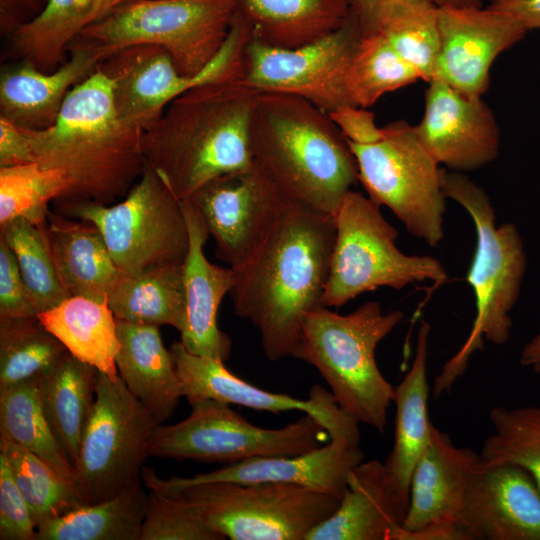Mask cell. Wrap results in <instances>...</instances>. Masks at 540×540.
Returning a JSON list of instances; mask_svg holds the SVG:
<instances>
[{
  "mask_svg": "<svg viewBox=\"0 0 540 540\" xmlns=\"http://www.w3.org/2000/svg\"><path fill=\"white\" fill-rule=\"evenodd\" d=\"M380 205L351 189L335 219V240L323 295L327 307H341L380 287L402 289L431 281L439 287L447 273L431 256L406 255L396 246L397 229L381 213Z\"/></svg>",
  "mask_w": 540,
  "mask_h": 540,
  "instance_id": "ba28073f",
  "label": "cell"
},
{
  "mask_svg": "<svg viewBox=\"0 0 540 540\" xmlns=\"http://www.w3.org/2000/svg\"><path fill=\"white\" fill-rule=\"evenodd\" d=\"M225 402L214 399L191 405L187 418L171 425L157 424L149 457L233 464L262 456H294L330 439L327 429L305 414L278 429L255 426Z\"/></svg>",
  "mask_w": 540,
  "mask_h": 540,
  "instance_id": "8fae6325",
  "label": "cell"
},
{
  "mask_svg": "<svg viewBox=\"0 0 540 540\" xmlns=\"http://www.w3.org/2000/svg\"><path fill=\"white\" fill-rule=\"evenodd\" d=\"M0 453L8 463L36 526L87 504L75 487L22 446L0 438Z\"/></svg>",
  "mask_w": 540,
  "mask_h": 540,
  "instance_id": "74e56055",
  "label": "cell"
},
{
  "mask_svg": "<svg viewBox=\"0 0 540 540\" xmlns=\"http://www.w3.org/2000/svg\"><path fill=\"white\" fill-rule=\"evenodd\" d=\"M390 540H472L468 531L457 521L434 522L415 531L398 525Z\"/></svg>",
  "mask_w": 540,
  "mask_h": 540,
  "instance_id": "c3c4849f",
  "label": "cell"
},
{
  "mask_svg": "<svg viewBox=\"0 0 540 540\" xmlns=\"http://www.w3.org/2000/svg\"><path fill=\"white\" fill-rule=\"evenodd\" d=\"M189 248L182 265L185 289V319L180 342L191 353L225 362L231 340L217 325V312L223 297L232 289L234 270L212 264L204 254L209 235L204 220L191 199L181 201Z\"/></svg>",
  "mask_w": 540,
  "mask_h": 540,
  "instance_id": "7402d4cb",
  "label": "cell"
},
{
  "mask_svg": "<svg viewBox=\"0 0 540 540\" xmlns=\"http://www.w3.org/2000/svg\"><path fill=\"white\" fill-rule=\"evenodd\" d=\"M47 0H0V30L11 36L45 8Z\"/></svg>",
  "mask_w": 540,
  "mask_h": 540,
  "instance_id": "7dc6e473",
  "label": "cell"
},
{
  "mask_svg": "<svg viewBox=\"0 0 540 540\" xmlns=\"http://www.w3.org/2000/svg\"><path fill=\"white\" fill-rule=\"evenodd\" d=\"M493 428L484 441L481 461L485 465H515L527 471L540 490V404L515 408L493 407Z\"/></svg>",
  "mask_w": 540,
  "mask_h": 540,
  "instance_id": "ab89813d",
  "label": "cell"
},
{
  "mask_svg": "<svg viewBox=\"0 0 540 540\" xmlns=\"http://www.w3.org/2000/svg\"><path fill=\"white\" fill-rule=\"evenodd\" d=\"M56 208L98 227L121 274L184 263L189 234L182 203L147 163L121 202H80Z\"/></svg>",
  "mask_w": 540,
  "mask_h": 540,
  "instance_id": "30bf717a",
  "label": "cell"
},
{
  "mask_svg": "<svg viewBox=\"0 0 540 540\" xmlns=\"http://www.w3.org/2000/svg\"><path fill=\"white\" fill-rule=\"evenodd\" d=\"M67 352L37 315L0 317V388L39 378Z\"/></svg>",
  "mask_w": 540,
  "mask_h": 540,
  "instance_id": "8d00e7d4",
  "label": "cell"
},
{
  "mask_svg": "<svg viewBox=\"0 0 540 540\" xmlns=\"http://www.w3.org/2000/svg\"><path fill=\"white\" fill-rule=\"evenodd\" d=\"M421 79L383 36L362 30L349 74L348 90L356 107L368 108L384 94Z\"/></svg>",
  "mask_w": 540,
  "mask_h": 540,
  "instance_id": "f35d334b",
  "label": "cell"
},
{
  "mask_svg": "<svg viewBox=\"0 0 540 540\" xmlns=\"http://www.w3.org/2000/svg\"><path fill=\"white\" fill-rule=\"evenodd\" d=\"M430 329L426 321L420 323L412 365L394 389V442L383 462L388 494L401 523L409 505L412 474L430 442L433 425L427 409L430 392L427 381Z\"/></svg>",
  "mask_w": 540,
  "mask_h": 540,
  "instance_id": "cb8c5ba5",
  "label": "cell"
},
{
  "mask_svg": "<svg viewBox=\"0 0 540 540\" xmlns=\"http://www.w3.org/2000/svg\"><path fill=\"white\" fill-rule=\"evenodd\" d=\"M140 479L116 496L37 526V540H140L147 492Z\"/></svg>",
  "mask_w": 540,
  "mask_h": 540,
  "instance_id": "836d02e7",
  "label": "cell"
},
{
  "mask_svg": "<svg viewBox=\"0 0 540 540\" xmlns=\"http://www.w3.org/2000/svg\"><path fill=\"white\" fill-rule=\"evenodd\" d=\"M402 1L412 0H351V9L359 19H362L383 5Z\"/></svg>",
  "mask_w": 540,
  "mask_h": 540,
  "instance_id": "816d5d0a",
  "label": "cell"
},
{
  "mask_svg": "<svg viewBox=\"0 0 540 540\" xmlns=\"http://www.w3.org/2000/svg\"><path fill=\"white\" fill-rule=\"evenodd\" d=\"M177 494L149 490L140 540H224Z\"/></svg>",
  "mask_w": 540,
  "mask_h": 540,
  "instance_id": "7bdbcfd3",
  "label": "cell"
},
{
  "mask_svg": "<svg viewBox=\"0 0 540 540\" xmlns=\"http://www.w3.org/2000/svg\"><path fill=\"white\" fill-rule=\"evenodd\" d=\"M24 130L35 161L64 176L66 190L56 207L110 204L129 192L146 165L143 130L121 119L112 80L99 65L70 90L52 126Z\"/></svg>",
  "mask_w": 540,
  "mask_h": 540,
  "instance_id": "7a4b0ae2",
  "label": "cell"
},
{
  "mask_svg": "<svg viewBox=\"0 0 540 540\" xmlns=\"http://www.w3.org/2000/svg\"><path fill=\"white\" fill-rule=\"evenodd\" d=\"M67 51L69 58L52 72L22 61L3 70L0 116L24 129L52 126L70 90L109 56L105 48L81 37L75 38Z\"/></svg>",
  "mask_w": 540,
  "mask_h": 540,
  "instance_id": "603a6c76",
  "label": "cell"
},
{
  "mask_svg": "<svg viewBox=\"0 0 540 540\" xmlns=\"http://www.w3.org/2000/svg\"><path fill=\"white\" fill-rule=\"evenodd\" d=\"M359 22L362 30L383 36L395 52L416 69L421 79L427 82L433 79L440 45L435 1L386 4Z\"/></svg>",
  "mask_w": 540,
  "mask_h": 540,
  "instance_id": "e575fe53",
  "label": "cell"
},
{
  "mask_svg": "<svg viewBox=\"0 0 540 540\" xmlns=\"http://www.w3.org/2000/svg\"><path fill=\"white\" fill-rule=\"evenodd\" d=\"M97 375V369L67 352L37 379L44 416L73 466L96 400Z\"/></svg>",
  "mask_w": 540,
  "mask_h": 540,
  "instance_id": "1f68e13d",
  "label": "cell"
},
{
  "mask_svg": "<svg viewBox=\"0 0 540 540\" xmlns=\"http://www.w3.org/2000/svg\"><path fill=\"white\" fill-rule=\"evenodd\" d=\"M37 314L38 310L21 275L16 256L0 236V317Z\"/></svg>",
  "mask_w": 540,
  "mask_h": 540,
  "instance_id": "f6af8a7d",
  "label": "cell"
},
{
  "mask_svg": "<svg viewBox=\"0 0 540 540\" xmlns=\"http://www.w3.org/2000/svg\"><path fill=\"white\" fill-rule=\"evenodd\" d=\"M120 350L118 374L130 393L164 424L175 413L182 386L159 327L116 319Z\"/></svg>",
  "mask_w": 540,
  "mask_h": 540,
  "instance_id": "484cf974",
  "label": "cell"
},
{
  "mask_svg": "<svg viewBox=\"0 0 540 540\" xmlns=\"http://www.w3.org/2000/svg\"><path fill=\"white\" fill-rule=\"evenodd\" d=\"M446 198L457 202L471 217L476 249L466 280L473 290L476 315L460 349L445 362L436 376L435 398L451 390L466 371L470 357L483 350L484 340L505 344L511 334L510 312L516 304L526 270L523 241L513 223L496 226V217L486 192L461 172L442 169Z\"/></svg>",
  "mask_w": 540,
  "mask_h": 540,
  "instance_id": "8992f818",
  "label": "cell"
},
{
  "mask_svg": "<svg viewBox=\"0 0 540 540\" xmlns=\"http://www.w3.org/2000/svg\"><path fill=\"white\" fill-rule=\"evenodd\" d=\"M169 350L183 397L190 405L214 399L273 414L300 411L316 418L329 436L351 433L359 428V423L340 409L332 393L320 385H313L308 399L300 400L260 389L231 373L224 362L189 352L180 341L174 342Z\"/></svg>",
  "mask_w": 540,
  "mask_h": 540,
  "instance_id": "ffe728a7",
  "label": "cell"
},
{
  "mask_svg": "<svg viewBox=\"0 0 540 540\" xmlns=\"http://www.w3.org/2000/svg\"><path fill=\"white\" fill-rule=\"evenodd\" d=\"M252 37L280 48L311 43L338 29L351 0H240Z\"/></svg>",
  "mask_w": 540,
  "mask_h": 540,
  "instance_id": "f546056e",
  "label": "cell"
},
{
  "mask_svg": "<svg viewBox=\"0 0 540 540\" xmlns=\"http://www.w3.org/2000/svg\"><path fill=\"white\" fill-rule=\"evenodd\" d=\"M488 7L511 15L527 31L540 28V0H491Z\"/></svg>",
  "mask_w": 540,
  "mask_h": 540,
  "instance_id": "681fc988",
  "label": "cell"
},
{
  "mask_svg": "<svg viewBox=\"0 0 540 540\" xmlns=\"http://www.w3.org/2000/svg\"><path fill=\"white\" fill-rule=\"evenodd\" d=\"M37 316L75 358L112 380L119 377L116 366L120 350L117 323L107 302L70 296Z\"/></svg>",
  "mask_w": 540,
  "mask_h": 540,
  "instance_id": "4dcf8cb0",
  "label": "cell"
},
{
  "mask_svg": "<svg viewBox=\"0 0 540 540\" xmlns=\"http://www.w3.org/2000/svg\"><path fill=\"white\" fill-rule=\"evenodd\" d=\"M360 440L348 435H335L320 447L303 454L249 458L188 478L171 476L164 479L146 466L141 476L146 488L164 494L211 482L284 483L323 492L341 500L349 472L365 458Z\"/></svg>",
  "mask_w": 540,
  "mask_h": 540,
  "instance_id": "2e32d148",
  "label": "cell"
},
{
  "mask_svg": "<svg viewBox=\"0 0 540 540\" xmlns=\"http://www.w3.org/2000/svg\"><path fill=\"white\" fill-rule=\"evenodd\" d=\"M65 190L63 174L38 162L0 167V226L18 218L45 226L51 212L49 203Z\"/></svg>",
  "mask_w": 540,
  "mask_h": 540,
  "instance_id": "60d3db41",
  "label": "cell"
},
{
  "mask_svg": "<svg viewBox=\"0 0 540 540\" xmlns=\"http://www.w3.org/2000/svg\"><path fill=\"white\" fill-rule=\"evenodd\" d=\"M36 162L25 130L0 116V167Z\"/></svg>",
  "mask_w": 540,
  "mask_h": 540,
  "instance_id": "bcb514c9",
  "label": "cell"
},
{
  "mask_svg": "<svg viewBox=\"0 0 540 540\" xmlns=\"http://www.w3.org/2000/svg\"><path fill=\"white\" fill-rule=\"evenodd\" d=\"M157 422L120 378L98 371L96 400L74 464L87 504L108 500L142 479Z\"/></svg>",
  "mask_w": 540,
  "mask_h": 540,
  "instance_id": "4fadbf2b",
  "label": "cell"
},
{
  "mask_svg": "<svg viewBox=\"0 0 540 540\" xmlns=\"http://www.w3.org/2000/svg\"><path fill=\"white\" fill-rule=\"evenodd\" d=\"M401 524L388 494L383 462L362 461L349 472L335 512L306 540H390Z\"/></svg>",
  "mask_w": 540,
  "mask_h": 540,
  "instance_id": "83f0119b",
  "label": "cell"
},
{
  "mask_svg": "<svg viewBox=\"0 0 540 540\" xmlns=\"http://www.w3.org/2000/svg\"><path fill=\"white\" fill-rule=\"evenodd\" d=\"M132 1L136 0H47L37 17L10 36L12 51L22 62L52 72L84 29Z\"/></svg>",
  "mask_w": 540,
  "mask_h": 540,
  "instance_id": "f1b7e54d",
  "label": "cell"
},
{
  "mask_svg": "<svg viewBox=\"0 0 540 540\" xmlns=\"http://www.w3.org/2000/svg\"><path fill=\"white\" fill-rule=\"evenodd\" d=\"M439 53L433 79L472 99L489 87L492 63L527 30L511 15L482 6H438Z\"/></svg>",
  "mask_w": 540,
  "mask_h": 540,
  "instance_id": "ac0fdd59",
  "label": "cell"
},
{
  "mask_svg": "<svg viewBox=\"0 0 540 540\" xmlns=\"http://www.w3.org/2000/svg\"><path fill=\"white\" fill-rule=\"evenodd\" d=\"M519 362L522 366L540 370V334L534 336L524 345Z\"/></svg>",
  "mask_w": 540,
  "mask_h": 540,
  "instance_id": "f907efd6",
  "label": "cell"
},
{
  "mask_svg": "<svg viewBox=\"0 0 540 540\" xmlns=\"http://www.w3.org/2000/svg\"><path fill=\"white\" fill-rule=\"evenodd\" d=\"M212 530L231 540H306L340 499L284 483L211 482L174 493Z\"/></svg>",
  "mask_w": 540,
  "mask_h": 540,
  "instance_id": "7c38bea8",
  "label": "cell"
},
{
  "mask_svg": "<svg viewBox=\"0 0 540 540\" xmlns=\"http://www.w3.org/2000/svg\"><path fill=\"white\" fill-rule=\"evenodd\" d=\"M46 234L59 279L68 296L107 302L121 276L96 225L50 212Z\"/></svg>",
  "mask_w": 540,
  "mask_h": 540,
  "instance_id": "4316f807",
  "label": "cell"
},
{
  "mask_svg": "<svg viewBox=\"0 0 540 540\" xmlns=\"http://www.w3.org/2000/svg\"><path fill=\"white\" fill-rule=\"evenodd\" d=\"M438 6H482V0H435Z\"/></svg>",
  "mask_w": 540,
  "mask_h": 540,
  "instance_id": "f5cc1de1",
  "label": "cell"
},
{
  "mask_svg": "<svg viewBox=\"0 0 540 540\" xmlns=\"http://www.w3.org/2000/svg\"><path fill=\"white\" fill-rule=\"evenodd\" d=\"M428 83L424 114L414 127L432 158L457 172L494 161L500 131L491 108L482 98H468L439 79Z\"/></svg>",
  "mask_w": 540,
  "mask_h": 540,
  "instance_id": "d6986e66",
  "label": "cell"
},
{
  "mask_svg": "<svg viewBox=\"0 0 540 540\" xmlns=\"http://www.w3.org/2000/svg\"><path fill=\"white\" fill-rule=\"evenodd\" d=\"M239 6L240 0H136L78 37L102 46L109 56L131 45H159L182 75L194 76L221 50Z\"/></svg>",
  "mask_w": 540,
  "mask_h": 540,
  "instance_id": "9c48e42d",
  "label": "cell"
},
{
  "mask_svg": "<svg viewBox=\"0 0 540 540\" xmlns=\"http://www.w3.org/2000/svg\"><path fill=\"white\" fill-rule=\"evenodd\" d=\"M457 521L472 540H540V490L521 467L480 458Z\"/></svg>",
  "mask_w": 540,
  "mask_h": 540,
  "instance_id": "44dd1931",
  "label": "cell"
},
{
  "mask_svg": "<svg viewBox=\"0 0 540 540\" xmlns=\"http://www.w3.org/2000/svg\"><path fill=\"white\" fill-rule=\"evenodd\" d=\"M252 37L238 11L218 54L198 74L184 76L170 54L155 44L120 49L99 66L111 78L121 119L142 130L155 122L175 98L197 86L243 74L244 52Z\"/></svg>",
  "mask_w": 540,
  "mask_h": 540,
  "instance_id": "5bb4252c",
  "label": "cell"
},
{
  "mask_svg": "<svg viewBox=\"0 0 540 540\" xmlns=\"http://www.w3.org/2000/svg\"><path fill=\"white\" fill-rule=\"evenodd\" d=\"M189 199L215 239L217 256L231 268L249 257L289 201L253 163L210 181Z\"/></svg>",
  "mask_w": 540,
  "mask_h": 540,
  "instance_id": "e0dca14e",
  "label": "cell"
},
{
  "mask_svg": "<svg viewBox=\"0 0 540 540\" xmlns=\"http://www.w3.org/2000/svg\"><path fill=\"white\" fill-rule=\"evenodd\" d=\"M2 236L13 250L24 282L38 313L49 310L66 298L49 248L46 225L39 227L18 218L0 226Z\"/></svg>",
  "mask_w": 540,
  "mask_h": 540,
  "instance_id": "b9f144b4",
  "label": "cell"
},
{
  "mask_svg": "<svg viewBox=\"0 0 540 540\" xmlns=\"http://www.w3.org/2000/svg\"><path fill=\"white\" fill-rule=\"evenodd\" d=\"M256 165L291 202L335 216L359 181L356 159L330 115L291 94L260 92L249 122Z\"/></svg>",
  "mask_w": 540,
  "mask_h": 540,
  "instance_id": "277c9868",
  "label": "cell"
},
{
  "mask_svg": "<svg viewBox=\"0 0 540 540\" xmlns=\"http://www.w3.org/2000/svg\"><path fill=\"white\" fill-rule=\"evenodd\" d=\"M334 216L287 201L249 257L232 268L235 314L258 331L270 361L295 357L304 317L325 306Z\"/></svg>",
  "mask_w": 540,
  "mask_h": 540,
  "instance_id": "6da1fadb",
  "label": "cell"
},
{
  "mask_svg": "<svg viewBox=\"0 0 540 540\" xmlns=\"http://www.w3.org/2000/svg\"><path fill=\"white\" fill-rule=\"evenodd\" d=\"M37 379L0 388V438L27 449L77 489L75 468L42 411Z\"/></svg>",
  "mask_w": 540,
  "mask_h": 540,
  "instance_id": "d590c367",
  "label": "cell"
},
{
  "mask_svg": "<svg viewBox=\"0 0 540 540\" xmlns=\"http://www.w3.org/2000/svg\"><path fill=\"white\" fill-rule=\"evenodd\" d=\"M361 33L351 9L338 29L299 47H274L251 37L244 52L242 80L258 92L301 97L328 114L356 107L348 90V74Z\"/></svg>",
  "mask_w": 540,
  "mask_h": 540,
  "instance_id": "9a60e30c",
  "label": "cell"
},
{
  "mask_svg": "<svg viewBox=\"0 0 540 540\" xmlns=\"http://www.w3.org/2000/svg\"><path fill=\"white\" fill-rule=\"evenodd\" d=\"M479 462L478 453L455 446L448 434L432 425L430 442L412 474L402 528L415 531L434 522L457 521L470 475Z\"/></svg>",
  "mask_w": 540,
  "mask_h": 540,
  "instance_id": "d4e9b609",
  "label": "cell"
},
{
  "mask_svg": "<svg viewBox=\"0 0 540 540\" xmlns=\"http://www.w3.org/2000/svg\"><path fill=\"white\" fill-rule=\"evenodd\" d=\"M259 93L242 75L206 83L172 100L142 131L145 162L180 201L252 165L249 122Z\"/></svg>",
  "mask_w": 540,
  "mask_h": 540,
  "instance_id": "3957f363",
  "label": "cell"
},
{
  "mask_svg": "<svg viewBox=\"0 0 540 540\" xmlns=\"http://www.w3.org/2000/svg\"><path fill=\"white\" fill-rule=\"evenodd\" d=\"M344 135L368 197L386 206L414 237L436 247L444 236L442 169L420 142L414 125L379 127L373 112L344 107L329 114Z\"/></svg>",
  "mask_w": 540,
  "mask_h": 540,
  "instance_id": "5b68a950",
  "label": "cell"
},
{
  "mask_svg": "<svg viewBox=\"0 0 540 540\" xmlns=\"http://www.w3.org/2000/svg\"><path fill=\"white\" fill-rule=\"evenodd\" d=\"M182 265L121 274L107 301L116 319L157 327L169 325L180 332L185 319Z\"/></svg>",
  "mask_w": 540,
  "mask_h": 540,
  "instance_id": "d6a6232c",
  "label": "cell"
},
{
  "mask_svg": "<svg viewBox=\"0 0 540 540\" xmlns=\"http://www.w3.org/2000/svg\"><path fill=\"white\" fill-rule=\"evenodd\" d=\"M0 540H37V526L0 453Z\"/></svg>",
  "mask_w": 540,
  "mask_h": 540,
  "instance_id": "ee69618b",
  "label": "cell"
},
{
  "mask_svg": "<svg viewBox=\"0 0 540 540\" xmlns=\"http://www.w3.org/2000/svg\"><path fill=\"white\" fill-rule=\"evenodd\" d=\"M403 318L367 301L348 314L320 306L303 319L295 354L317 369L342 411L384 433L394 389L376 362V348Z\"/></svg>",
  "mask_w": 540,
  "mask_h": 540,
  "instance_id": "52a82bcc",
  "label": "cell"
}]
</instances>
